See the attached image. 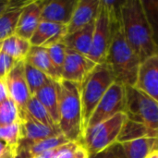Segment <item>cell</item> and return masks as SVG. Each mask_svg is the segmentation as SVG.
<instances>
[{
	"mask_svg": "<svg viewBox=\"0 0 158 158\" xmlns=\"http://www.w3.org/2000/svg\"><path fill=\"white\" fill-rule=\"evenodd\" d=\"M119 20L127 43L141 62L158 54L142 0L123 1L119 7Z\"/></svg>",
	"mask_w": 158,
	"mask_h": 158,
	"instance_id": "6da1fadb",
	"label": "cell"
},
{
	"mask_svg": "<svg viewBox=\"0 0 158 158\" xmlns=\"http://www.w3.org/2000/svg\"><path fill=\"white\" fill-rule=\"evenodd\" d=\"M106 62L110 67L116 81L126 87H134L141 60L124 37L119 16L115 22L113 37Z\"/></svg>",
	"mask_w": 158,
	"mask_h": 158,
	"instance_id": "7a4b0ae2",
	"label": "cell"
},
{
	"mask_svg": "<svg viewBox=\"0 0 158 158\" xmlns=\"http://www.w3.org/2000/svg\"><path fill=\"white\" fill-rule=\"evenodd\" d=\"M59 123L61 133L69 142H81L83 136L81 84L60 80Z\"/></svg>",
	"mask_w": 158,
	"mask_h": 158,
	"instance_id": "3957f363",
	"label": "cell"
},
{
	"mask_svg": "<svg viewBox=\"0 0 158 158\" xmlns=\"http://www.w3.org/2000/svg\"><path fill=\"white\" fill-rule=\"evenodd\" d=\"M123 1L100 0V6L94 21L93 43L88 57L96 64L106 62L112 41L115 22L119 16Z\"/></svg>",
	"mask_w": 158,
	"mask_h": 158,
	"instance_id": "277c9868",
	"label": "cell"
},
{
	"mask_svg": "<svg viewBox=\"0 0 158 158\" xmlns=\"http://www.w3.org/2000/svg\"><path fill=\"white\" fill-rule=\"evenodd\" d=\"M115 81L116 79L110 67L106 62H104L97 64L81 84L83 133L96 106Z\"/></svg>",
	"mask_w": 158,
	"mask_h": 158,
	"instance_id": "5b68a950",
	"label": "cell"
},
{
	"mask_svg": "<svg viewBox=\"0 0 158 158\" xmlns=\"http://www.w3.org/2000/svg\"><path fill=\"white\" fill-rule=\"evenodd\" d=\"M125 120L126 114L118 113L107 120L87 128L81 143L89 156L99 153L118 143Z\"/></svg>",
	"mask_w": 158,
	"mask_h": 158,
	"instance_id": "8992f818",
	"label": "cell"
},
{
	"mask_svg": "<svg viewBox=\"0 0 158 158\" xmlns=\"http://www.w3.org/2000/svg\"><path fill=\"white\" fill-rule=\"evenodd\" d=\"M126 117L158 131V103L134 87H126Z\"/></svg>",
	"mask_w": 158,
	"mask_h": 158,
	"instance_id": "52a82bcc",
	"label": "cell"
},
{
	"mask_svg": "<svg viewBox=\"0 0 158 158\" xmlns=\"http://www.w3.org/2000/svg\"><path fill=\"white\" fill-rule=\"evenodd\" d=\"M126 101V86L115 81L96 106L86 129L107 120L118 113H125Z\"/></svg>",
	"mask_w": 158,
	"mask_h": 158,
	"instance_id": "ba28073f",
	"label": "cell"
},
{
	"mask_svg": "<svg viewBox=\"0 0 158 158\" xmlns=\"http://www.w3.org/2000/svg\"><path fill=\"white\" fill-rule=\"evenodd\" d=\"M96 65L87 56L67 48L61 80L81 84Z\"/></svg>",
	"mask_w": 158,
	"mask_h": 158,
	"instance_id": "9c48e42d",
	"label": "cell"
},
{
	"mask_svg": "<svg viewBox=\"0 0 158 158\" xmlns=\"http://www.w3.org/2000/svg\"><path fill=\"white\" fill-rule=\"evenodd\" d=\"M8 96L15 102L19 110H25L31 95L25 78L24 61H19L5 79Z\"/></svg>",
	"mask_w": 158,
	"mask_h": 158,
	"instance_id": "30bf717a",
	"label": "cell"
},
{
	"mask_svg": "<svg viewBox=\"0 0 158 158\" xmlns=\"http://www.w3.org/2000/svg\"><path fill=\"white\" fill-rule=\"evenodd\" d=\"M20 140L19 144H30L61 133L59 128H51L35 120L26 110L19 111Z\"/></svg>",
	"mask_w": 158,
	"mask_h": 158,
	"instance_id": "8fae6325",
	"label": "cell"
},
{
	"mask_svg": "<svg viewBox=\"0 0 158 158\" xmlns=\"http://www.w3.org/2000/svg\"><path fill=\"white\" fill-rule=\"evenodd\" d=\"M134 88L158 103V54L141 62Z\"/></svg>",
	"mask_w": 158,
	"mask_h": 158,
	"instance_id": "7c38bea8",
	"label": "cell"
},
{
	"mask_svg": "<svg viewBox=\"0 0 158 158\" xmlns=\"http://www.w3.org/2000/svg\"><path fill=\"white\" fill-rule=\"evenodd\" d=\"M44 2V1H24L16 29L17 35L30 41L41 22Z\"/></svg>",
	"mask_w": 158,
	"mask_h": 158,
	"instance_id": "4fadbf2b",
	"label": "cell"
},
{
	"mask_svg": "<svg viewBox=\"0 0 158 158\" xmlns=\"http://www.w3.org/2000/svg\"><path fill=\"white\" fill-rule=\"evenodd\" d=\"M78 0H51L44 1L42 8L41 21L61 25L69 23Z\"/></svg>",
	"mask_w": 158,
	"mask_h": 158,
	"instance_id": "5bb4252c",
	"label": "cell"
},
{
	"mask_svg": "<svg viewBox=\"0 0 158 158\" xmlns=\"http://www.w3.org/2000/svg\"><path fill=\"white\" fill-rule=\"evenodd\" d=\"M67 34L68 30L66 25L41 21L30 39V43L32 46L47 48L62 42Z\"/></svg>",
	"mask_w": 158,
	"mask_h": 158,
	"instance_id": "9a60e30c",
	"label": "cell"
},
{
	"mask_svg": "<svg viewBox=\"0 0 158 158\" xmlns=\"http://www.w3.org/2000/svg\"><path fill=\"white\" fill-rule=\"evenodd\" d=\"M100 6V0H78L71 19L67 26L68 34L94 22Z\"/></svg>",
	"mask_w": 158,
	"mask_h": 158,
	"instance_id": "2e32d148",
	"label": "cell"
},
{
	"mask_svg": "<svg viewBox=\"0 0 158 158\" xmlns=\"http://www.w3.org/2000/svg\"><path fill=\"white\" fill-rule=\"evenodd\" d=\"M59 81L51 80L41 88L35 96L37 100L47 110L53 121L58 126L59 123Z\"/></svg>",
	"mask_w": 158,
	"mask_h": 158,
	"instance_id": "e0dca14e",
	"label": "cell"
},
{
	"mask_svg": "<svg viewBox=\"0 0 158 158\" xmlns=\"http://www.w3.org/2000/svg\"><path fill=\"white\" fill-rule=\"evenodd\" d=\"M95 21V20H94ZM94 22L65 36L63 43L68 49L73 50L84 56H89L93 43Z\"/></svg>",
	"mask_w": 158,
	"mask_h": 158,
	"instance_id": "ac0fdd59",
	"label": "cell"
},
{
	"mask_svg": "<svg viewBox=\"0 0 158 158\" xmlns=\"http://www.w3.org/2000/svg\"><path fill=\"white\" fill-rule=\"evenodd\" d=\"M24 61L36 68L37 69L43 71L52 80L60 81V78L58 77L49 57L47 48L31 45L30 52Z\"/></svg>",
	"mask_w": 158,
	"mask_h": 158,
	"instance_id": "d6986e66",
	"label": "cell"
},
{
	"mask_svg": "<svg viewBox=\"0 0 158 158\" xmlns=\"http://www.w3.org/2000/svg\"><path fill=\"white\" fill-rule=\"evenodd\" d=\"M24 2L11 1L9 6L0 15V43L16 34V29Z\"/></svg>",
	"mask_w": 158,
	"mask_h": 158,
	"instance_id": "ffe728a7",
	"label": "cell"
},
{
	"mask_svg": "<svg viewBox=\"0 0 158 158\" xmlns=\"http://www.w3.org/2000/svg\"><path fill=\"white\" fill-rule=\"evenodd\" d=\"M158 138V131L149 128L143 123L130 119L126 117V120L121 129L118 143H122L142 138Z\"/></svg>",
	"mask_w": 158,
	"mask_h": 158,
	"instance_id": "44dd1931",
	"label": "cell"
},
{
	"mask_svg": "<svg viewBox=\"0 0 158 158\" xmlns=\"http://www.w3.org/2000/svg\"><path fill=\"white\" fill-rule=\"evenodd\" d=\"M31 44L29 40L17 34L11 35L0 43V52L7 55L16 61H24L30 52Z\"/></svg>",
	"mask_w": 158,
	"mask_h": 158,
	"instance_id": "7402d4cb",
	"label": "cell"
},
{
	"mask_svg": "<svg viewBox=\"0 0 158 158\" xmlns=\"http://www.w3.org/2000/svg\"><path fill=\"white\" fill-rule=\"evenodd\" d=\"M126 158H146L158 149V138H142L121 143Z\"/></svg>",
	"mask_w": 158,
	"mask_h": 158,
	"instance_id": "603a6c76",
	"label": "cell"
},
{
	"mask_svg": "<svg viewBox=\"0 0 158 158\" xmlns=\"http://www.w3.org/2000/svg\"><path fill=\"white\" fill-rule=\"evenodd\" d=\"M24 68H25L26 81L31 96L35 95V94L41 88H43L45 84H47L52 80L43 71L37 69L36 68L26 63L25 61H24Z\"/></svg>",
	"mask_w": 158,
	"mask_h": 158,
	"instance_id": "cb8c5ba5",
	"label": "cell"
},
{
	"mask_svg": "<svg viewBox=\"0 0 158 158\" xmlns=\"http://www.w3.org/2000/svg\"><path fill=\"white\" fill-rule=\"evenodd\" d=\"M25 110L35 120L42 123L43 125L51 127V128H58V126L53 121L47 110L44 107V106L37 100L35 96H31L29 100Z\"/></svg>",
	"mask_w": 158,
	"mask_h": 158,
	"instance_id": "d4e9b609",
	"label": "cell"
},
{
	"mask_svg": "<svg viewBox=\"0 0 158 158\" xmlns=\"http://www.w3.org/2000/svg\"><path fill=\"white\" fill-rule=\"evenodd\" d=\"M0 140L7 144V146L13 153L14 156L16 157L17 149L20 140L19 121L9 126L0 127Z\"/></svg>",
	"mask_w": 158,
	"mask_h": 158,
	"instance_id": "484cf974",
	"label": "cell"
},
{
	"mask_svg": "<svg viewBox=\"0 0 158 158\" xmlns=\"http://www.w3.org/2000/svg\"><path fill=\"white\" fill-rule=\"evenodd\" d=\"M19 121V107L10 98L0 103V127L9 126Z\"/></svg>",
	"mask_w": 158,
	"mask_h": 158,
	"instance_id": "4316f807",
	"label": "cell"
},
{
	"mask_svg": "<svg viewBox=\"0 0 158 158\" xmlns=\"http://www.w3.org/2000/svg\"><path fill=\"white\" fill-rule=\"evenodd\" d=\"M47 51H48V55L51 59V62L58 77L61 80V74H62L63 66H64L66 55H67V47L62 41L60 43H57L56 44H53L47 47Z\"/></svg>",
	"mask_w": 158,
	"mask_h": 158,
	"instance_id": "83f0119b",
	"label": "cell"
},
{
	"mask_svg": "<svg viewBox=\"0 0 158 158\" xmlns=\"http://www.w3.org/2000/svg\"><path fill=\"white\" fill-rule=\"evenodd\" d=\"M143 5L153 33L155 43L158 46V0L143 1Z\"/></svg>",
	"mask_w": 158,
	"mask_h": 158,
	"instance_id": "f1b7e54d",
	"label": "cell"
},
{
	"mask_svg": "<svg viewBox=\"0 0 158 158\" xmlns=\"http://www.w3.org/2000/svg\"><path fill=\"white\" fill-rule=\"evenodd\" d=\"M89 158H126V156L121 143H116L99 153L90 155Z\"/></svg>",
	"mask_w": 158,
	"mask_h": 158,
	"instance_id": "f546056e",
	"label": "cell"
},
{
	"mask_svg": "<svg viewBox=\"0 0 158 158\" xmlns=\"http://www.w3.org/2000/svg\"><path fill=\"white\" fill-rule=\"evenodd\" d=\"M81 142H69L57 148L54 158H73Z\"/></svg>",
	"mask_w": 158,
	"mask_h": 158,
	"instance_id": "4dcf8cb0",
	"label": "cell"
},
{
	"mask_svg": "<svg viewBox=\"0 0 158 158\" xmlns=\"http://www.w3.org/2000/svg\"><path fill=\"white\" fill-rule=\"evenodd\" d=\"M18 61L0 52V80H5Z\"/></svg>",
	"mask_w": 158,
	"mask_h": 158,
	"instance_id": "1f68e13d",
	"label": "cell"
},
{
	"mask_svg": "<svg viewBox=\"0 0 158 158\" xmlns=\"http://www.w3.org/2000/svg\"><path fill=\"white\" fill-rule=\"evenodd\" d=\"M9 156H14L13 153L7 146V144L0 140V158H8Z\"/></svg>",
	"mask_w": 158,
	"mask_h": 158,
	"instance_id": "d6a6232c",
	"label": "cell"
},
{
	"mask_svg": "<svg viewBox=\"0 0 158 158\" xmlns=\"http://www.w3.org/2000/svg\"><path fill=\"white\" fill-rule=\"evenodd\" d=\"M8 98H9V96H8V92H7L6 81L0 80V103L6 101Z\"/></svg>",
	"mask_w": 158,
	"mask_h": 158,
	"instance_id": "836d02e7",
	"label": "cell"
},
{
	"mask_svg": "<svg viewBox=\"0 0 158 158\" xmlns=\"http://www.w3.org/2000/svg\"><path fill=\"white\" fill-rule=\"evenodd\" d=\"M73 158H89V154H88L87 150L84 148V146L81 144V143L79 145L78 149L76 150Z\"/></svg>",
	"mask_w": 158,
	"mask_h": 158,
	"instance_id": "e575fe53",
	"label": "cell"
},
{
	"mask_svg": "<svg viewBox=\"0 0 158 158\" xmlns=\"http://www.w3.org/2000/svg\"><path fill=\"white\" fill-rule=\"evenodd\" d=\"M57 148H54V149H51V150H48V151H45L36 156H34L33 158H54L56 154V151H57Z\"/></svg>",
	"mask_w": 158,
	"mask_h": 158,
	"instance_id": "d590c367",
	"label": "cell"
},
{
	"mask_svg": "<svg viewBox=\"0 0 158 158\" xmlns=\"http://www.w3.org/2000/svg\"><path fill=\"white\" fill-rule=\"evenodd\" d=\"M10 3V0H0V15L9 6Z\"/></svg>",
	"mask_w": 158,
	"mask_h": 158,
	"instance_id": "8d00e7d4",
	"label": "cell"
},
{
	"mask_svg": "<svg viewBox=\"0 0 158 158\" xmlns=\"http://www.w3.org/2000/svg\"><path fill=\"white\" fill-rule=\"evenodd\" d=\"M146 158H158V149L153 151L151 154H149Z\"/></svg>",
	"mask_w": 158,
	"mask_h": 158,
	"instance_id": "74e56055",
	"label": "cell"
},
{
	"mask_svg": "<svg viewBox=\"0 0 158 158\" xmlns=\"http://www.w3.org/2000/svg\"><path fill=\"white\" fill-rule=\"evenodd\" d=\"M8 158H15V157H14V156H9Z\"/></svg>",
	"mask_w": 158,
	"mask_h": 158,
	"instance_id": "f35d334b",
	"label": "cell"
}]
</instances>
